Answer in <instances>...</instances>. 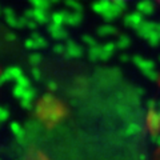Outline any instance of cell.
Wrapping results in <instances>:
<instances>
[{"instance_id": "6da1fadb", "label": "cell", "mask_w": 160, "mask_h": 160, "mask_svg": "<svg viewBox=\"0 0 160 160\" xmlns=\"http://www.w3.org/2000/svg\"><path fill=\"white\" fill-rule=\"evenodd\" d=\"M8 118V111L6 108H3V107H0V123L4 122Z\"/></svg>"}, {"instance_id": "7a4b0ae2", "label": "cell", "mask_w": 160, "mask_h": 160, "mask_svg": "<svg viewBox=\"0 0 160 160\" xmlns=\"http://www.w3.org/2000/svg\"><path fill=\"white\" fill-rule=\"evenodd\" d=\"M12 131L15 132V133H16V136H22V133H23V131H22V128H20L19 127V124H16V123H15V124H12Z\"/></svg>"}, {"instance_id": "3957f363", "label": "cell", "mask_w": 160, "mask_h": 160, "mask_svg": "<svg viewBox=\"0 0 160 160\" xmlns=\"http://www.w3.org/2000/svg\"><path fill=\"white\" fill-rule=\"evenodd\" d=\"M159 160H160V159H159Z\"/></svg>"}]
</instances>
